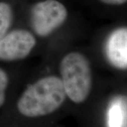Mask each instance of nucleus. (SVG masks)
<instances>
[{
    "mask_svg": "<svg viewBox=\"0 0 127 127\" xmlns=\"http://www.w3.org/2000/svg\"><path fill=\"white\" fill-rule=\"evenodd\" d=\"M66 97L63 83L59 78L44 77L23 92L18 100L17 108L25 117H42L59 109Z\"/></svg>",
    "mask_w": 127,
    "mask_h": 127,
    "instance_id": "f257e3e1",
    "label": "nucleus"
},
{
    "mask_svg": "<svg viewBox=\"0 0 127 127\" xmlns=\"http://www.w3.org/2000/svg\"><path fill=\"white\" fill-rule=\"evenodd\" d=\"M59 71L66 95L75 103L86 100L92 87V73L88 60L84 55L72 52L64 57Z\"/></svg>",
    "mask_w": 127,
    "mask_h": 127,
    "instance_id": "f03ea898",
    "label": "nucleus"
},
{
    "mask_svg": "<svg viewBox=\"0 0 127 127\" xmlns=\"http://www.w3.org/2000/svg\"><path fill=\"white\" fill-rule=\"evenodd\" d=\"M67 16L66 7L58 1H41L31 9L32 28L38 36H48L65 22Z\"/></svg>",
    "mask_w": 127,
    "mask_h": 127,
    "instance_id": "7ed1b4c3",
    "label": "nucleus"
},
{
    "mask_svg": "<svg viewBox=\"0 0 127 127\" xmlns=\"http://www.w3.org/2000/svg\"><path fill=\"white\" fill-rule=\"evenodd\" d=\"M36 44L35 37L26 30H15L0 40V60L16 61L25 59Z\"/></svg>",
    "mask_w": 127,
    "mask_h": 127,
    "instance_id": "20e7f679",
    "label": "nucleus"
},
{
    "mask_svg": "<svg viewBox=\"0 0 127 127\" xmlns=\"http://www.w3.org/2000/svg\"><path fill=\"white\" fill-rule=\"evenodd\" d=\"M105 53L113 66L127 69V28H119L110 33L105 45Z\"/></svg>",
    "mask_w": 127,
    "mask_h": 127,
    "instance_id": "39448f33",
    "label": "nucleus"
},
{
    "mask_svg": "<svg viewBox=\"0 0 127 127\" xmlns=\"http://www.w3.org/2000/svg\"><path fill=\"white\" fill-rule=\"evenodd\" d=\"M127 124V105L124 98L113 100L108 110L109 127H126Z\"/></svg>",
    "mask_w": 127,
    "mask_h": 127,
    "instance_id": "423d86ee",
    "label": "nucleus"
},
{
    "mask_svg": "<svg viewBox=\"0 0 127 127\" xmlns=\"http://www.w3.org/2000/svg\"><path fill=\"white\" fill-rule=\"evenodd\" d=\"M13 20L11 6L4 2H0V40L6 34Z\"/></svg>",
    "mask_w": 127,
    "mask_h": 127,
    "instance_id": "0eeeda50",
    "label": "nucleus"
},
{
    "mask_svg": "<svg viewBox=\"0 0 127 127\" xmlns=\"http://www.w3.org/2000/svg\"><path fill=\"white\" fill-rule=\"evenodd\" d=\"M9 83V77L7 73L0 68V107L5 102V92Z\"/></svg>",
    "mask_w": 127,
    "mask_h": 127,
    "instance_id": "6e6552de",
    "label": "nucleus"
},
{
    "mask_svg": "<svg viewBox=\"0 0 127 127\" xmlns=\"http://www.w3.org/2000/svg\"><path fill=\"white\" fill-rule=\"evenodd\" d=\"M104 4L110 5H121L127 2V0H100Z\"/></svg>",
    "mask_w": 127,
    "mask_h": 127,
    "instance_id": "1a4fd4ad",
    "label": "nucleus"
}]
</instances>
